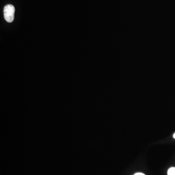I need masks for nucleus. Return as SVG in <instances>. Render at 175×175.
Returning a JSON list of instances; mask_svg holds the SVG:
<instances>
[{"label":"nucleus","instance_id":"obj_1","mask_svg":"<svg viewBox=\"0 0 175 175\" xmlns=\"http://www.w3.org/2000/svg\"><path fill=\"white\" fill-rule=\"evenodd\" d=\"M15 7L12 4H7L4 9V19L8 23H12L14 19Z\"/></svg>","mask_w":175,"mask_h":175},{"label":"nucleus","instance_id":"obj_2","mask_svg":"<svg viewBox=\"0 0 175 175\" xmlns=\"http://www.w3.org/2000/svg\"><path fill=\"white\" fill-rule=\"evenodd\" d=\"M167 174L168 175H175V167H171L169 169Z\"/></svg>","mask_w":175,"mask_h":175},{"label":"nucleus","instance_id":"obj_3","mask_svg":"<svg viewBox=\"0 0 175 175\" xmlns=\"http://www.w3.org/2000/svg\"><path fill=\"white\" fill-rule=\"evenodd\" d=\"M134 175H145V174H143V173H136V174H135Z\"/></svg>","mask_w":175,"mask_h":175},{"label":"nucleus","instance_id":"obj_4","mask_svg":"<svg viewBox=\"0 0 175 175\" xmlns=\"http://www.w3.org/2000/svg\"><path fill=\"white\" fill-rule=\"evenodd\" d=\"M173 138L175 139V133H174V135H173Z\"/></svg>","mask_w":175,"mask_h":175}]
</instances>
